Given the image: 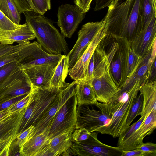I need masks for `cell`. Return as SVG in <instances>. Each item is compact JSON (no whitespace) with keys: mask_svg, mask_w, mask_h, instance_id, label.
<instances>
[{"mask_svg":"<svg viewBox=\"0 0 156 156\" xmlns=\"http://www.w3.org/2000/svg\"><path fill=\"white\" fill-rule=\"evenodd\" d=\"M23 13L37 42L45 51L51 54L61 55L62 52L64 55L68 54L69 51L65 37L51 20L34 11H25Z\"/></svg>","mask_w":156,"mask_h":156,"instance_id":"obj_1","label":"cell"},{"mask_svg":"<svg viewBox=\"0 0 156 156\" xmlns=\"http://www.w3.org/2000/svg\"><path fill=\"white\" fill-rule=\"evenodd\" d=\"M101 43L107 55L110 75L120 88L126 80L128 47L129 41L126 39L107 35Z\"/></svg>","mask_w":156,"mask_h":156,"instance_id":"obj_2","label":"cell"},{"mask_svg":"<svg viewBox=\"0 0 156 156\" xmlns=\"http://www.w3.org/2000/svg\"><path fill=\"white\" fill-rule=\"evenodd\" d=\"M113 0L102 20L106 35L122 38L135 0Z\"/></svg>","mask_w":156,"mask_h":156,"instance_id":"obj_3","label":"cell"},{"mask_svg":"<svg viewBox=\"0 0 156 156\" xmlns=\"http://www.w3.org/2000/svg\"><path fill=\"white\" fill-rule=\"evenodd\" d=\"M60 89L57 91L53 92L32 87L34 93L33 97L23 117L18 135L36 124L53 104Z\"/></svg>","mask_w":156,"mask_h":156,"instance_id":"obj_4","label":"cell"},{"mask_svg":"<svg viewBox=\"0 0 156 156\" xmlns=\"http://www.w3.org/2000/svg\"><path fill=\"white\" fill-rule=\"evenodd\" d=\"M142 85L137 80L129 90L126 99L105 125L98 127L95 131L107 134L114 138L118 137L125 130L126 119L134 99L138 94Z\"/></svg>","mask_w":156,"mask_h":156,"instance_id":"obj_5","label":"cell"},{"mask_svg":"<svg viewBox=\"0 0 156 156\" xmlns=\"http://www.w3.org/2000/svg\"><path fill=\"white\" fill-rule=\"evenodd\" d=\"M77 106L75 93L66 101L54 117L48 131L50 139L65 132H73L76 129Z\"/></svg>","mask_w":156,"mask_h":156,"instance_id":"obj_6","label":"cell"},{"mask_svg":"<svg viewBox=\"0 0 156 156\" xmlns=\"http://www.w3.org/2000/svg\"><path fill=\"white\" fill-rule=\"evenodd\" d=\"M98 133H91L87 139L74 142L70 148L73 155L81 156H121L122 151L119 147L105 144L98 139Z\"/></svg>","mask_w":156,"mask_h":156,"instance_id":"obj_7","label":"cell"},{"mask_svg":"<svg viewBox=\"0 0 156 156\" xmlns=\"http://www.w3.org/2000/svg\"><path fill=\"white\" fill-rule=\"evenodd\" d=\"M78 82V81L74 80L69 83H65L53 104L34 126L33 130L29 135L28 140L35 135L48 131L56 113L66 101L75 94Z\"/></svg>","mask_w":156,"mask_h":156,"instance_id":"obj_8","label":"cell"},{"mask_svg":"<svg viewBox=\"0 0 156 156\" xmlns=\"http://www.w3.org/2000/svg\"><path fill=\"white\" fill-rule=\"evenodd\" d=\"M27 107L0 120V156H8L9 147L17 137Z\"/></svg>","mask_w":156,"mask_h":156,"instance_id":"obj_9","label":"cell"},{"mask_svg":"<svg viewBox=\"0 0 156 156\" xmlns=\"http://www.w3.org/2000/svg\"><path fill=\"white\" fill-rule=\"evenodd\" d=\"M31 90L29 79L23 70L20 67L0 84V100L28 94Z\"/></svg>","mask_w":156,"mask_h":156,"instance_id":"obj_10","label":"cell"},{"mask_svg":"<svg viewBox=\"0 0 156 156\" xmlns=\"http://www.w3.org/2000/svg\"><path fill=\"white\" fill-rule=\"evenodd\" d=\"M85 14L76 5L66 4L59 6L57 23L61 34L65 37L71 38L84 18Z\"/></svg>","mask_w":156,"mask_h":156,"instance_id":"obj_11","label":"cell"},{"mask_svg":"<svg viewBox=\"0 0 156 156\" xmlns=\"http://www.w3.org/2000/svg\"><path fill=\"white\" fill-rule=\"evenodd\" d=\"M102 20L89 22L83 25L78 33V37L71 50L67 54L69 70L76 64L93 39L102 27Z\"/></svg>","mask_w":156,"mask_h":156,"instance_id":"obj_12","label":"cell"},{"mask_svg":"<svg viewBox=\"0 0 156 156\" xmlns=\"http://www.w3.org/2000/svg\"><path fill=\"white\" fill-rule=\"evenodd\" d=\"M109 120L100 110L91 109L87 105L77 106L76 129L84 128L90 132L95 131Z\"/></svg>","mask_w":156,"mask_h":156,"instance_id":"obj_13","label":"cell"},{"mask_svg":"<svg viewBox=\"0 0 156 156\" xmlns=\"http://www.w3.org/2000/svg\"><path fill=\"white\" fill-rule=\"evenodd\" d=\"M103 26L74 66L69 70L68 74L74 80H86L88 65L98 44L105 35Z\"/></svg>","mask_w":156,"mask_h":156,"instance_id":"obj_14","label":"cell"},{"mask_svg":"<svg viewBox=\"0 0 156 156\" xmlns=\"http://www.w3.org/2000/svg\"><path fill=\"white\" fill-rule=\"evenodd\" d=\"M96 99L100 103L107 104L121 90L114 82L109 69L103 75L91 80Z\"/></svg>","mask_w":156,"mask_h":156,"instance_id":"obj_15","label":"cell"},{"mask_svg":"<svg viewBox=\"0 0 156 156\" xmlns=\"http://www.w3.org/2000/svg\"><path fill=\"white\" fill-rule=\"evenodd\" d=\"M57 64H44L23 70L31 84L32 87L49 90L51 81Z\"/></svg>","mask_w":156,"mask_h":156,"instance_id":"obj_16","label":"cell"},{"mask_svg":"<svg viewBox=\"0 0 156 156\" xmlns=\"http://www.w3.org/2000/svg\"><path fill=\"white\" fill-rule=\"evenodd\" d=\"M156 40L147 54L142 59L135 72L126 81L120 91L124 92L129 90L137 80H140L142 85L146 83L152 64L156 57Z\"/></svg>","mask_w":156,"mask_h":156,"instance_id":"obj_17","label":"cell"},{"mask_svg":"<svg viewBox=\"0 0 156 156\" xmlns=\"http://www.w3.org/2000/svg\"><path fill=\"white\" fill-rule=\"evenodd\" d=\"M156 16L152 18L149 25L141 31L132 41L129 42L131 49L143 57L151 49L156 40Z\"/></svg>","mask_w":156,"mask_h":156,"instance_id":"obj_18","label":"cell"},{"mask_svg":"<svg viewBox=\"0 0 156 156\" xmlns=\"http://www.w3.org/2000/svg\"><path fill=\"white\" fill-rule=\"evenodd\" d=\"M100 41L90 60L86 80H91L93 78L100 77L109 69L107 55Z\"/></svg>","mask_w":156,"mask_h":156,"instance_id":"obj_19","label":"cell"},{"mask_svg":"<svg viewBox=\"0 0 156 156\" xmlns=\"http://www.w3.org/2000/svg\"><path fill=\"white\" fill-rule=\"evenodd\" d=\"M63 55L49 54L45 51L40 45L19 63L20 67L24 70L39 65L58 64Z\"/></svg>","mask_w":156,"mask_h":156,"instance_id":"obj_20","label":"cell"},{"mask_svg":"<svg viewBox=\"0 0 156 156\" xmlns=\"http://www.w3.org/2000/svg\"><path fill=\"white\" fill-rule=\"evenodd\" d=\"M35 38L33 31L26 23L16 29L0 31V44H2L26 43Z\"/></svg>","mask_w":156,"mask_h":156,"instance_id":"obj_21","label":"cell"},{"mask_svg":"<svg viewBox=\"0 0 156 156\" xmlns=\"http://www.w3.org/2000/svg\"><path fill=\"white\" fill-rule=\"evenodd\" d=\"M140 0H135L129 19L122 37L129 42L133 40L142 29V24L140 11Z\"/></svg>","mask_w":156,"mask_h":156,"instance_id":"obj_22","label":"cell"},{"mask_svg":"<svg viewBox=\"0 0 156 156\" xmlns=\"http://www.w3.org/2000/svg\"><path fill=\"white\" fill-rule=\"evenodd\" d=\"M40 45L37 41L30 42L5 54L0 57V67L12 62L21 63Z\"/></svg>","mask_w":156,"mask_h":156,"instance_id":"obj_23","label":"cell"},{"mask_svg":"<svg viewBox=\"0 0 156 156\" xmlns=\"http://www.w3.org/2000/svg\"><path fill=\"white\" fill-rule=\"evenodd\" d=\"M140 90L143 96L141 116L146 117L152 111H156V81L142 85Z\"/></svg>","mask_w":156,"mask_h":156,"instance_id":"obj_24","label":"cell"},{"mask_svg":"<svg viewBox=\"0 0 156 156\" xmlns=\"http://www.w3.org/2000/svg\"><path fill=\"white\" fill-rule=\"evenodd\" d=\"M91 80L78 81L76 91L77 105H94L98 102L91 84Z\"/></svg>","mask_w":156,"mask_h":156,"instance_id":"obj_25","label":"cell"},{"mask_svg":"<svg viewBox=\"0 0 156 156\" xmlns=\"http://www.w3.org/2000/svg\"><path fill=\"white\" fill-rule=\"evenodd\" d=\"M48 134V131L46 130L30 138L21 149L22 156H37L43 147L49 143L50 140Z\"/></svg>","mask_w":156,"mask_h":156,"instance_id":"obj_26","label":"cell"},{"mask_svg":"<svg viewBox=\"0 0 156 156\" xmlns=\"http://www.w3.org/2000/svg\"><path fill=\"white\" fill-rule=\"evenodd\" d=\"M72 133L65 132L50 139L48 147L52 156L61 155L71 147L74 143Z\"/></svg>","mask_w":156,"mask_h":156,"instance_id":"obj_27","label":"cell"},{"mask_svg":"<svg viewBox=\"0 0 156 156\" xmlns=\"http://www.w3.org/2000/svg\"><path fill=\"white\" fill-rule=\"evenodd\" d=\"M69 73V59L67 55L63 56L57 65L51 78L50 90L58 91L65 83V80Z\"/></svg>","mask_w":156,"mask_h":156,"instance_id":"obj_28","label":"cell"},{"mask_svg":"<svg viewBox=\"0 0 156 156\" xmlns=\"http://www.w3.org/2000/svg\"><path fill=\"white\" fill-rule=\"evenodd\" d=\"M0 10L12 22L20 24L21 13L13 0H0Z\"/></svg>","mask_w":156,"mask_h":156,"instance_id":"obj_29","label":"cell"},{"mask_svg":"<svg viewBox=\"0 0 156 156\" xmlns=\"http://www.w3.org/2000/svg\"><path fill=\"white\" fill-rule=\"evenodd\" d=\"M140 11L141 19L142 29L147 27L153 17L156 16V9L152 0H140Z\"/></svg>","mask_w":156,"mask_h":156,"instance_id":"obj_30","label":"cell"},{"mask_svg":"<svg viewBox=\"0 0 156 156\" xmlns=\"http://www.w3.org/2000/svg\"><path fill=\"white\" fill-rule=\"evenodd\" d=\"M156 128V111H152L144 119L136 130L139 139L143 141L144 138L151 134Z\"/></svg>","mask_w":156,"mask_h":156,"instance_id":"obj_31","label":"cell"},{"mask_svg":"<svg viewBox=\"0 0 156 156\" xmlns=\"http://www.w3.org/2000/svg\"><path fill=\"white\" fill-rule=\"evenodd\" d=\"M142 59V57L137 55L131 49L129 42L127 60L126 80L130 78L135 72Z\"/></svg>","mask_w":156,"mask_h":156,"instance_id":"obj_32","label":"cell"},{"mask_svg":"<svg viewBox=\"0 0 156 156\" xmlns=\"http://www.w3.org/2000/svg\"><path fill=\"white\" fill-rule=\"evenodd\" d=\"M139 92L140 93L139 94H138L134 99L130 109L126 122L125 130L130 125L135 118L141 114L142 108L143 96L140 90Z\"/></svg>","mask_w":156,"mask_h":156,"instance_id":"obj_33","label":"cell"},{"mask_svg":"<svg viewBox=\"0 0 156 156\" xmlns=\"http://www.w3.org/2000/svg\"><path fill=\"white\" fill-rule=\"evenodd\" d=\"M147 116H141L138 121L130 125L126 130L119 136L117 144L118 147L124 142L137 129Z\"/></svg>","mask_w":156,"mask_h":156,"instance_id":"obj_34","label":"cell"},{"mask_svg":"<svg viewBox=\"0 0 156 156\" xmlns=\"http://www.w3.org/2000/svg\"><path fill=\"white\" fill-rule=\"evenodd\" d=\"M34 93L31 90V92L20 100L9 107L7 108L10 113H12L21 110L27 107L33 97Z\"/></svg>","mask_w":156,"mask_h":156,"instance_id":"obj_35","label":"cell"},{"mask_svg":"<svg viewBox=\"0 0 156 156\" xmlns=\"http://www.w3.org/2000/svg\"><path fill=\"white\" fill-rule=\"evenodd\" d=\"M19 68V63L16 62L9 63L0 67V84Z\"/></svg>","mask_w":156,"mask_h":156,"instance_id":"obj_36","label":"cell"},{"mask_svg":"<svg viewBox=\"0 0 156 156\" xmlns=\"http://www.w3.org/2000/svg\"><path fill=\"white\" fill-rule=\"evenodd\" d=\"M34 6V11L43 15L51 9V0H31Z\"/></svg>","mask_w":156,"mask_h":156,"instance_id":"obj_37","label":"cell"},{"mask_svg":"<svg viewBox=\"0 0 156 156\" xmlns=\"http://www.w3.org/2000/svg\"><path fill=\"white\" fill-rule=\"evenodd\" d=\"M23 24H16L9 19L0 10V31L16 29Z\"/></svg>","mask_w":156,"mask_h":156,"instance_id":"obj_38","label":"cell"},{"mask_svg":"<svg viewBox=\"0 0 156 156\" xmlns=\"http://www.w3.org/2000/svg\"><path fill=\"white\" fill-rule=\"evenodd\" d=\"M91 133L84 128L75 129L72 134L74 142H80L87 139L90 135Z\"/></svg>","mask_w":156,"mask_h":156,"instance_id":"obj_39","label":"cell"},{"mask_svg":"<svg viewBox=\"0 0 156 156\" xmlns=\"http://www.w3.org/2000/svg\"><path fill=\"white\" fill-rule=\"evenodd\" d=\"M21 14L26 11H34L31 0H13Z\"/></svg>","mask_w":156,"mask_h":156,"instance_id":"obj_40","label":"cell"},{"mask_svg":"<svg viewBox=\"0 0 156 156\" xmlns=\"http://www.w3.org/2000/svg\"><path fill=\"white\" fill-rule=\"evenodd\" d=\"M34 128V126H31L20 134L17 135L16 139L19 145L21 151L23 145L28 140L29 135Z\"/></svg>","mask_w":156,"mask_h":156,"instance_id":"obj_41","label":"cell"},{"mask_svg":"<svg viewBox=\"0 0 156 156\" xmlns=\"http://www.w3.org/2000/svg\"><path fill=\"white\" fill-rule=\"evenodd\" d=\"M28 94L21 95L11 99L0 100V111L8 108L12 105L24 98Z\"/></svg>","mask_w":156,"mask_h":156,"instance_id":"obj_42","label":"cell"},{"mask_svg":"<svg viewBox=\"0 0 156 156\" xmlns=\"http://www.w3.org/2000/svg\"><path fill=\"white\" fill-rule=\"evenodd\" d=\"M121 156H156V154L145 152L137 148L129 151H122Z\"/></svg>","mask_w":156,"mask_h":156,"instance_id":"obj_43","label":"cell"},{"mask_svg":"<svg viewBox=\"0 0 156 156\" xmlns=\"http://www.w3.org/2000/svg\"><path fill=\"white\" fill-rule=\"evenodd\" d=\"M29 42H30V41L26 43L18 44L16 45H5L0 44V57L14 49Z\"/></svg>","mask_w":156,"mask_h":156,"instance_id":"obj_44","label":"cell"},{"mask_svg":"<svg viewBox=\"0 0 156 156\" xmlns=\"http://www.w3.org/2000/svg\"><path fill=\"white\" fill-rule=\"evenodd\" d=\"M92 0H74L75 5L78 6L84 12L89 10Z\"/></svg>","mask_w":156,"mask_h":156,"instance_id":"obj_45","label":"cell"},{"mask_svg":"<svg viewBox=\"0 0 156 156\" xmlns=\"http://www.w3.org/2000/svg\"><path fill=\"white\" fill-rule=\"evenodd\" d=\"M8 156H22L21 148L16 139L11 144L9 148Z\"/></svg>","mask_w":156,"mask_h":156,"instance_id":"obj_46","label":"cell"},{"mask_svg":"<svg viewBox=\"0 0 156 156\" xmlns=\"http://www.w3.org/2000/svg\"><path fill=\"white\" fill-rule=\"evenodd\" d=\"M137 148L145 152L156 154V144L152 142L143 143Z\"/></svg>","mask_w":156,"mask_h":156,"instance_id":"obj_47","label":"cell"},{"mask_svg":"<svg viewBox=\"0 0 156 156\" xmlns=\"http://www.w3.org/2000/svg\"><path fill=\"white\" fill-rule=\"evenodd\" d=\"M113 0H95L94 11H98L108 7Z\"/></svg>","mask_w":156,"mask_h":156,"instance_id":"obj_48","label":"cell"},{"mask_svg":"<svg viewBox=\"0 0 156 156\" xmlns=\"http://www.w3.org/2000/svg\"><path fill=\"white\" fill-rule=\"evenodd\" d=\"M156 59H155L152 66L148 79L146 83L156 80Z\"/></svg>","mask_w":156,"mask_h":156,"instance_id":"obj_49","label":"cell"},{"mask_svg":"<svg viewBox=\"0 0 156 156\" xmlns=\"http://www.w3.org/2000/svg\"><path fill=\"white\" fill-rule=\"evenodd\" d=\"M7 108L0 111V120L11 113L9 111Z\"/></svg>","mask_w":156,"mask_h":156,"instance_id":"obj_50","label":"cell"},{"mask_svg":"<svg viewBox=\"0 0 156 156\" xmlns=\"http://www.w3.org/2000/svg\"><path fill=\"white\" fill-rule=\"evenodd\" d=\"M154 8L156 9V0H152Z\"/></svg>","mask_w":156,"mask_h":156,"instance_id":"obj_51","label":"cell"}]
</instances>
